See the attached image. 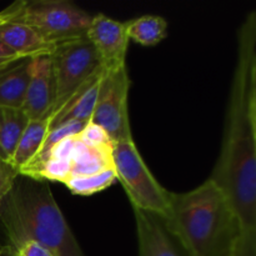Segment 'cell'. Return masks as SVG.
I'll list each match as a JSON object with an SVG mask.
<instances>
[{"mask_svg":"<svg viewBox=\"0 0 256 256\" xmlns=\"http://www.w3.org/2000/svg\"><path fill=\"white\" fill-rule=\"evenodd\" d=\"M116 182V174L114 169H106L102 172L92 175H82V176H72L64 182L68 189L75 195H89L96 194L112 186Z\"/></svg>","mask_w":256,"mask_h":256,"instance_id":"obj_18","label":"cell"},{"mask_svg":"<svg viewBox=\"0 0 256 256\" xmlns=\"http://www.w3.org/2000/svg\"><path fill=\"white\" fill-rule=\"evenodd\" d=\"M75 144H76V136H68L65 139L60 140L49 152V159L72 160Z\"/></svg>","mask_w":256,"mask_h":256,"instance_id":"obj_22","label":"cell"},{"mask_svg":"<svg viewBox=\"0 0 256 256\" xmlns=\"http://www.w3.org/2000/svg\"><path fill=\"white\" fill-rule=\"evenodd\" d=\"M106 169H114L112 168V146L105 148V149H95V148H89L82 144L76 139L72 156V176L96 174Z\"/></svg>","mask_w":256,"mask_h":256,"instance_id":"obj_16","label":"cell"},{"mask_svg":"<svg viewBox=\"0 0 256 256\" xmlns=\"http://www.w3.org/2000/svg\"><path fill=\"white\" fill-rule=\"evenodd\" d=\"M55 94L56 85L50 55L32 58L29 84L22 108L30 122L42 119L50 112L54 105Z\"/></svg>","mask_w":256,"mask_h":256,"instance_id":"obj_10","label":"cell"},{"mask_svg":"<svg viewBox=\"0 0 256 256\" xmlns=\"http://www.w3.org/2000/svg\"><path fill=\"white\" fill-rule=\"evenodd\" d=\"M134 209L139 256H190L172 232L164 216L146 210Z\"/></svg>","mask_w":256,"mask_h":256,"instance_id":"obj_9","label":"cell"},{"mask_svg":"<svg viewBox=\"0 0 256 256\" xmlns=\"http://www.w3.org/2000/svg\"><path fill=\"white\" fill-rule=\"evenodd\" d=\"M2 248H0V256H2Z\"/></svg>","mask_w":256,"mask_h":256,"instance_id":"obj_28","label":"cell"},{"mask_svg":"<svg viewBox=\"0 0 256 256\" xmlns=\"http://www.w3.org/2000/svg\"><path fill=\"white\" fill-rule=\"evenodd\" d=\"M0 42L22 58L52 55L56 46L30 26L16 22H6L0 25Z\"/></svg>","mask_w":256,"mask_h":256,"instance_id":"obj_11","label":"cell"},{"mask_svg":"<svg viewBox=\"0 0 256 256\" xmlns=\"http://www.w3.org/2000/svg\"><path fill=\"white\" fill-rule=\"evenodd\" d=\"M50 58L56 94L54 105L48 114L54 119L74 92L102 72V68L96 50L86 36L58 44Z\"/></svg>","mask_w":256,"mask_h":256,"instance_id":"obj_6","label":"cell"},{"mask_svg":"<svg viewBox=\"0 0 256 256\" xmlns=\"http://www.w3.org/2000/svg\"><path fill=\"white\" fill-rule=\"evenodd\" d=\"M32 58H22L0 69V108L22 109Z\"/></svg>","mask_w":256,"mask_h":256,"instance_id":"obj_13","label":"cell"},{"mask_svg":"<svg viewBox=\"0 0 256 256\" xmlns=\"http://www.w3.org/2000/svg\"><path fill=\"white\" fill-rule=\"evenodd\" d=\"M70 176H72V160L49 159L38 170L32 179L65 182Z\"/></svg>","mask_w":256,"mask_h":256,"instance_id":"obj_19","label":"cell"},{"mask_svg":"<svg viewBox=\"0 0 256 256\" xmlns=\"http://www.w3.org/2000/svg\"><path fill=\"white\" fill-rule=\"evenodd\" d=\"M29 122L22 109L0 108V158L2 160L12 162L18 142Z\"/></svg>","mask_w":256,"mask_h":256,"instance_id":"obj_15","label":"cell"},{"mask_svg":"<svg viewBox=\"0 0 256 256\" xmlns=\"http://www.w3.org/2000/svg\"><path fill=\"white\" fill-rule=\"evenodd\" d=\"M229 200L242 238H256V12L238 32V62L230 89L224 138L209 178Z\"/></svg>","mask_w":256,"mask_h":256,"instance_id":"obj_1","label":"cell"},{"mask_svg":"<svg viewBox=\"0 0 256 256\" xmlns=\"http://www.w3.org/2000/svg\"><path fill=\"white\" fill-rule=\"evenodd\" d=\"M164 219L190 256H232L242 235L229 200L210 179L188 192H172Z\"/></svg>","mask_w":256,"mask_h":256,"instance_id":"obj_2","label":"cell"},{"mask_svg":"<svg viewBox=\"0 0 256 256\" xmlns=\"http://www.w3.org/2000/svg\"><path fill=\"white\" fill-rule=\"evenodd\" d=\"M22 59V56L16 54V52H12L10 48H8L6 45L2 42H0V69L6 65L12 64V62H16V60Z\"/></svg>","mask_w":256,"mask_h":256,"instance_id":"obj_25","label":"cell"},{"mask_svg":"<svg viewBox=\"0 0 256 256\" xmlns=\"http://www.w3.org/2000/svg\"><path fill=\"white\" fill-rule=\"evenodd\" d=\"M9 10V22L28 25L55 45L86 36L92 18L68 0L16 2Z\"/></svg>","mask_w":256,"mask_h":256,"instance_id":"obj_4","label":"cell"},{"mask_svg":"<svg viewBox=\"0 0 256 256\" xmlns=\"http://www.w3.org/2000/svg\"><path fill=\"white\" fill-rule=\"evenodd\" d=\"M2 256H15V252H14V250H12V248L8 245V246L2 248Z\"/></svg>","mask_w":256,"mask_h":256,"instance_id":"obj_27","label":"cell"},{"mask_svg":"<svg viewBox=\"0 0 256 256\" xmlns=\"http://www.w3.org/2000/svg\"><path fill=\"white\" fill-rule=\"evenodd\" d=\"M232 256H256V238L238 239Z\"/></svg>","mask_w":256,"mask_h":256,"instance_id":"obj_24","label":"cell"},{"mask_svg":"<svg viewBox=\"0 0 256 256\" xmlns=\"http://www.w3.org/2000/svg\"><path fill=\"white\" fill-rule=\"evenodd\" d=\"M10 12H9V8H6L5 10H2V12H0V25L4 24V22H9L10 20Z\"/></svg>","mask_w":256,"mask_h":256,"instance_id":"obj_26","label":"cell"},{"mask_svg":"<svg viewBox=\"0 0 256 256\" xmlns=\"http://www.w3.org/2000/svg\"><path fill=\"white\" fill-rule=\"evenodd\" d=\"M52 120V115L46 114L42 119L32 120L26 125L10 162L19 170V172L38 155L45 136L49 132Z\"/></svg>","mask_w":256,"mask_h":256,"instance_id":"obj_14","label":"cell"},{"mask_svg":"<svg viewBox=\"0 0 256 256\" xmlns=\"http://www.w3.org/2000/svg\"><path fill=\"white\" fill-rule=\"evenodd\" d=\"M12 250H14L15 256H55L46 248L32 242V240H28V242L19 245L16 249Z\"/></svg>","mask_w":256,"mask_h":256,"instance_id":"obj_23","label":"cell"},{"mask_svg":"<svg viewBox=\"0 0 256 256\" xmlns=\"http://www.w3.org/2000/svg\"><path fill=\"white\" fill-rule=\"evenodd\" d=\"M129 88L130 79L126 65L110 72L102 70L90 122L102 126L112 142L132 140L128 110Z\"/></svg>","mask_w":256,"mask_h":256,"instance_id":"obj_7","label":"cell"},{"mask_svg":"<svg viewBox=\"0 0 256 256\" xmlns=\"http://www.w3.org/2000/svg\"><path fill=\"white\" fill-rule=\"evenodd\" d=\"M86 38L95 48L104 72L125 66L129 38L125 22L112 19L104 14L92 18Z\"/></svg>","mask_w":256,"mask_h":256,"instance_id":"obj_8","label":"cell"},{"mask_svg":"<svg viewBox=\"0 0 256 256\" xmlns=\"http://www.w3.org/2000/svg\"><path fill=\"white\" fill-rule=\"evenodd\" d=\"M76 139L82 144L89 148H95V149H105V148L112 146V142L106 132L92 122L85 124L82 132L76 135Z\"/></svg>","mask_w":256,"mask_h":256,"instance_id":"obj_20","label":"cell"},{"mask_svg":"<svg viewBox=\"0 0 256 256\" xmlns=\"http://www.w3.org/2000/svg\"><path fill=\"white\" fill-rule=\"evenodd\" d=\"M0 219L12 249L32 240L55 256H85L44 180L19 175L2 202Z\"/></svg>","mask_w":256,"mask_h":256,"instance_id":"obj_3","label":"cell"},{"mask_svg":"<svg viewBox=\"0 0 256 256\" xmlns=\"http://www.w3.org/2000/svg\"><path fill=\"white\" fill-rule=\"evenodd\" d=\"M102 72L88 80L82 88L74 92L69 102L62 106V109L54 116L50 122V129L60 126L66 122H89L92 120V112H94L95 102H96L98 92H99L100 79H102Z\"/></svg>","mask_w":256,"mask_h":256,"instance_id":"obj_12","label":"cell"},{"mask_svg":"<svg viewBox=\"0 0 256 256\" xmlns=\"http://www.w3.org/2000/svg\"><path fill=\"white\" fill-rule=\"evenodd\" d=\"M129 40L144 46L156 45L168 35V22L158 15H144L125 22Z\"/></svg>","mask_w":256,"mask_h":256,"instance_id":"obj_17","label":"cell"},{"mask_svg":"<svg viewBox=\"0 0 256 256\" xmlns=\"http://www.w3.org/2000/svg\"><path fill=\"white\" fill-rule=\"evenodd\" d=\"M20 172L12 162H5L0 158V205L8 192L12 190L15 180L19 176Z\"/></svg>","mask_w":256,"mask_h":256,"instance_id":"obj_21","label":"cell"},{"mask_svg":"<svg viewBox=\"0 0 256 256\" xmlns=\"http://www.w3.org/2000/svg\"><path fill=\"white\" fill-rule=\"evenodd\" d=\"M112 168L132 208L165 216L172 192L164 189L150 172L132 140L112 144Z\"/></svg>","mask_w":256,"mask_h":256,"instance_id":"obj_5","label":"cell"}]
</instances>
